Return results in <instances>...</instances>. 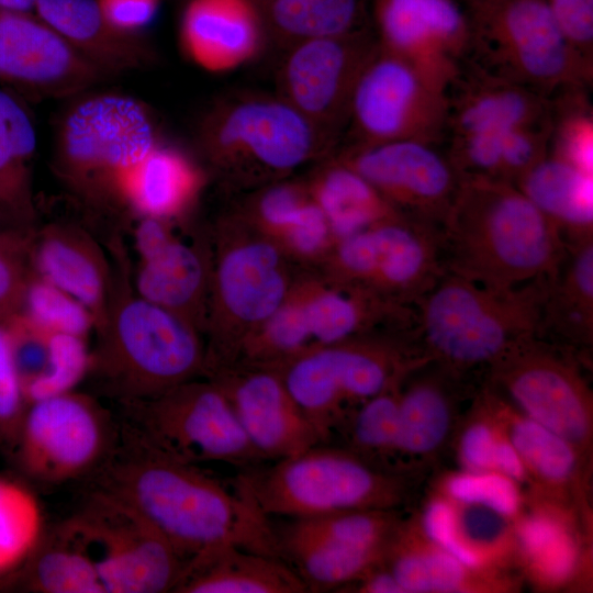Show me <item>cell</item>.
Listing matches in <instances>:
<instances>
[{
	"label": "cell",
	"instance_id": "obj_8",
	"mask_svg": "<svg viewBox=\"0 0 593 593\" xmlns=\"http://www.w3.org/2000/svg\"><path fill=\"white\" fill-rule=\"evenodd\" d=\"M415 334H379L313 349L276 370L329 444L366 401L427 361Z\"/></svg>",
	"mask_w": 593,
	"mask_h": 593
},
{
	"label": "cell",
	"instance_id": "obj_5",
	"mask_svg": "<svg viewBox=\"0 0 593 593\" xmlns=\"http://www.w3.org/2000/svg\"><path fill=\"white\" fill-rule=\"evenodd\" d=\"M199 152L231 189H257L287 179L332 145L282 98L237 93L214 102L200 119Z\"/></svg>",
	"mask_w": 593,
	"mask_h": 593
},
{
	"label": "cell",
	"instance_id": "obj_23",
	"mask_svg": "<svg viewBox=\"0 0 593 593\" xmlns=\"http://www.w3.org/2000/svg\"><path fill=\"white\" fill-rule=\"evenodd\" d=\"M448 90L447 130L451 135L499 132L547 122L551 100L469 61Z\"/></svg>",
	"mask_w": 593,
	"mask_h": 593
},
{
	"label": "cell",
	"instance_id": "obj_43",
	"mask_svg": "<svg viewBox=\"0 0 593 593\" xmlns=\"http://www.w3.org/2000/svg\"><path fill=\"white\" fill-rule=\"evenodd\" d=\"M551 98L549 155L592 174L593 115L585 88H573Z\"/></svg>",
	"mask_w": 593,
	"mask_h": 593
},
{
	"label": "cell",
	"instance_id": "obj_6",
	"mask_svg": "<svg viewBox=\"0 0 593 593\" xmlns=\"http://www.w3.org/2000/svg\"><path fill=\"white\" fill-rule=\"evenodd\" d=\"M212 235L204 376L226 363L282 304L299 273L271 238L235 211L217 220Z\"/></svg>",
	"mask_w": 593,
	"mask_h": 593
},
{
	"label": "cell",
	"instance_id": "obj_52",
	"mask_svg": "<svg viewBox=\"0 0 593 593\" xmlns=\"http://www.w3.org/2000/svg\"><path fill=\"white\" fill-rule=\"evenodd\" d=\"M99 5L115 27L136 32L154 18L158 0H98Z\"/></svg>",
	"mask_w": 593,
	"mask_h": 593
},
{
	"label": "cell",
	"instance_id": "obj_17",
	"mask_svg": "<svg viewBox=\"0 0 593 593\" xmlns=\"http://www.w3.org/2000/svg\"><path fill=\"white\" fill-rule=\"evenodd\" d=\"M378 47L376 35L365 27L295 44L280 65L278 96L333 146L349 121L357 81Z\"/></svg>",
	"mask_w": 593,
	"mask_h": 593
},
{
	"label": "cell",
	"instance_id": "obj_24",
	"mask_svg": "<svg viewBox=\"0 0 593 593\" xmlns=\"http://www.w3.org/2000/svg\"><path fill=\"white\" fill-rule=\"evenodd\" d=\"M32 270L64 290L93 315L96 329L105 318L112 282L98 244L85 231L64 224L43 228L30 240Z\"/></svg>",
	"mask_w": 593,
	"mask_h": 593
},
{
	"label": "cell",
	"instance_id": "obj_21",
	"mask_svg": "<svg viewBox=\"0 0 593 593\" xmlns=\"http://www.w3.org/2000/svg\"><path fill=\"white\" fill-rule=\"evenodd\" d=\"M206 378L223 389L246 437L266 462L290 458L322 444L278 371L228 367Z\"/></svg>",
	"mask_w": 593,
	"mask_h": 593
},
{
	"label": "cell",
	"instance_id": "obj_16",
	"mask_svg": "<svg viewBox=\"0 0 593 593\" xmlns=\"http://www.w3.org/2000/svg\"><path fill=\"white\" fill-rule=\"evenodd\" d=\"M447 91L407 61L378 47L355 87L349 121L358 144H435L447 130Z\"/></svg>",
	"mask_w": 593,
	"mask_h": 593
},
{
	"label": "cell",
	"instance_id": "obj_54",
	"mask_svg": "<svg viewBox=\"0 0 593 593\" xmlns=\"http://www.w3.org/2000/svg\"><path fill=\"white\" fill-rule=\"evenodd\" d=\"M493 470L508 477L516 483H523L528 479L526 468L517 450L512 445L502 427L495 449Z\"/></svg>",
	"mask_w": 593,
	"mask_h": 593
},
{
	"label": "cell",
	"instance_id": "obj_30",
	"mask_svg": "<svg viewBox=\"0 0 593 593\" xmlns=\"http://www.w3.org/2000/svg\"><path fill=\"white\" fill-rule=\"evenodd\" d=\"M0 593H105L98 569L66 521L43 529L27 556L0 575Z\"/></svg>",
	"mask_w": 593,
	"mask_h": 593
},
{
	"label": "cell",
	"instance_id": "obj_34",
	"mask_svg": "<svg viewBox=\"0 0 593 593\" xmlns=\"http://www.w3.org/2000/svg\"><path fill=\"white\" fill-rule=\"evenodd\" d=\"M489 406L517 450L527 471L551 492L561 494L578 483L585 461L567 439L522 414L497 394L484 391Z\"/></svg>",
	"mask_w": 593,
	"mask_h": 593
},
{
	"label": "cell",
	"instance_id": "obj_45",
	"mask_svg": "<svg viewBox=\"0 0 593 593\" xmlns=\"http://www.w3.org/2000/svg\"><path fill=\"white\" fill-rule=\"evenodd\" d=\"M441 488L456 504L484 507L506 519L519 516L523 505L518 483L494 470L450 473Z\"/></svg>",
	"mask_w": 593,
	"mask_h": 593
},
{
	"label": "cell",
	"instance_id": "obj_10",
	"mask_svg": "<svg viewBox=\"0 0 593 593\" xmlns=\"http://www.w3.org/2000/svg\"><path fill=\"white\" fill-rule=\"evenodd\" d=\"M471 26L467 61L547 98L586 88L593 65L559 31L546 0H466Z\"/></svg>",
	"mask_w": 593,
	"mask_h": 593
},
{
	"label": "cell",
	"instance_id": "obj_7",
	"mask_svg": "<svg viewBox=\"0 0 593 593\" xmlns=\"http://www.w3.org/2000/svg\"><path fill=\"white\" fill-rule=\"evenodd\" d=\"M232 484L269 518L396 510L409 492L404 472L377 468L332 444L240 470Z\"/></svg>",
	"mask_w": 593,
	"mask_h": 593
},
{
	"label": "cell",
	"instance_id": "obj_14",
	"mask_svg": "<svg viewBox=\"0 0 593 593\" xmlns=\"http://www.w3.org/2000/svg\"><path fill=\"white\" fill-rule=\"evenodd\" d=\"M66 523L93 559L105 593H165L186 560L150 523L120 502L93 491Z\"/></svg>",
	"mask_w": 593,
	"mask_h": 593
},
{
	"label": "cell",
	"instance_id": "obj_50",
	"mask_svg": "<svg viewBox=\"0 0 593 593\" xmlns=\"http://www.w3.org/2000/svg\"><path fill=\"white\" fill-rule=\"evenodd\" d=\"M471 421L466 423L458 440V456L463 470H493L495 449L501 434L485 398L484 391L477 400Z\"/></svg>",
	"mask_w": 593,
	"mask_h": 593
},
{
	"label": "cell",
	"instance_id": "obj_36",
	"mask_svg": "<svg viewBox=\"0 0 593 593\" xmlns=\"http://www.w3.org/2000/svg\"><path fill=\"white\" fill-rule=\"evenodd\" d=\"M267 37L289 48L361 29L362 0H256Z\"/></svg>",
	"mask_w": 593,
	"mask_h": 593
},
{
	"label": "cell",
	"instance_id": "obj_4",
	"mask_svg": "<svg viewBox=\"0 0 593 593\" xmlns=\"http://www.w3.org/2000/svg\"><path fill=\"white\" fill-rule=\"evenodd\" d=\"M550 278L500 289L446 271L415 306L424 357L460 374L489 368L523 339L539 335Z\"/></svg>",
	"mask_w": 593,
	"mask_h": 593
},
{
	"label": "cell",
	"instance_id": "obj_32",
	"mask_svg": "<svg viewBox=\"0 0 593 593\" xmlns=\"http://www.w3.org/2000/svg\"><path fill=\"white\" fill-rule=\"evenodd\" d=\"M383 564L404 593H451L483 589L480 570L468 568L432 544L415 519L400 521L387 545Z\"/></svg>",
	"mask_w": 593,
	"mask_h": 593
},
{
	"label": "cell",
	"instance_id": "obj_41",
	"mask_svg": "<svg viewBox=\"0 0 593 593\" xmlns=\"http://www.w3.org/2000/svg\"><path fill=\"white\" fill-rule=\"evenodd\" d=\"M402 380L362 403L335 436L344 443L339 447L377 468L395 472H402L395 461L399 392Z\"/></svg>",
	"mask_w": 593,
	"mask_h": 593
},
{
	"label": "cell",
	"instance_id": "obj_19",
	"mask_svg": "<svg viewBox=\"0 0 593 593\" xmlns=\"http://www.w3.org/2000/svg\"><path fill=\"white\" fill-rule=\"evenodd\" d=\"M380 48L407 61L445 89L471 47L468 14L455 0H372Z\"/></svg>",
	"mask_w": 593,
	"mask_h": 593
},
{
	"label": "cell",
	"instance_id": "obj_47",
	"mask_svg": "<svg viewBox=\"0 0 593 593\" xmlns=\"http://www.w3.org/2000/svg\"><path fill=\"white\" fill-rule=\"evenodd\" d=\"M7 322L0 324V452L10 459L27 411Z\"/></svg>",
	"mask_w": 593,
	"mask_h": 593
},
{
	"label": "cell",
	"instance_id": "obj_48",
	"mask_svg": "<svg viewBox=\"0 0 593 593\" xmlns=\"http://www.w3.org/2000/svg\"><path fill=\"white\" fill-rule=\"evenodd\" d=\"M417 522V521H416ZM422 534L435 546L450 553L461 563L473 570L483 571L490 560L471 548L462 538L457 505L440 495L432 499L421 516Z\"/></svg>",
	"mask_w": 593,
	"mask_h": 593
},
{
	"label": "cell",
	"instance_id": "obj_26",
	"mask_svg": "<svg viewBox=\"0 0 593 593\" xmlns=\"http://www.w3.org/2000/svg\"><path fill=\"white\" fill-rule=\"evenodd\" d=\"M37 16L104 75L137 70L152 63V47L136 32L115 27L98 0H36Z\"/></svg>",
	"mask_w": 593,
	"mask_h": 593
},
{
	"label": "cell",
	"instance_id": "obj_44",
	"mask_svg": "<svg viewBox=\"0 0 593 593\" xmlns=\"http://www.w3.org/2000/svg\"><path fill=\"white\" fill-rule=\"evenodd\" d=\"M20 312L48 333L87 337L96 327L93 315L83 304L33 270Z\"/></svg>",
	"mask_w": 593,
	"mask_h": 593
},
{
	"label": "cell",
	"instance_id": "obj_12",
	"mask_svg": "<svg viewBox=\"0 0 593 593\" xmlns=\"http://www.w3.org/2000/svg\"><path fill=\"white\" fill-rule=\"evenodd\" d=\"M316 269L415 307L446 272L440 230L404 215L383 220L336 240Z\"/></svg>",
	"mask_w": 593,
	"mask_h": 593
},
{
	"label": "cell",
	"instance_id": "obj_27",
	"mask_svg": "<svg viewBox=\"0 0 593 593\" xmlns=\"http://www.w3.org/2000/svg\"><path fill=\"white\" fill-rule=\"evenodd\" d=\"M211 278L210 245L176 236L139 259L134 291L194 325L204 337Z\"/></svg>",
	"mask_w": 593,
	"mask_h": 593
},
{
	"label": "cell",
	"instance_id": "obj_9",
	"mask_svg": "<svg viewBox=\"0 0 593 593\" xmlns=\"http://www.w3.org/2000/svg\"><path fill=\"white\" fill-rule=\"evenodd\" d=\"M160 142L152 113L118 92L75 96L58 119L53 168L82 200H118L121 175Z\"/></svg>",
	"mask_w": 593,
	"mask_h": 593
},
{
	"label": "cell",
	"instance_id": "obj_55",
	"mask_svg": "<svg viewBox=\"0 0 593 593\" xmlns=\"http://www.w3.org/2000/svg\"><path fill=\"white\" fill-rule=\"evenodd\" d=\"M36 0H0V9L29 13L34 10Z\"/></svg>",
	"mask_w": 593,
	"mask_h": 593
},
{
	"label": "cell",
	"instance_id": "obj_42",
	"mask_svg": "<svg viewBox=\"0 0 593 593\" xmlns=\"http://www.w3.org/2000/svg\"><path fill=\"white\" fill-rule=\"evenodd\" d=\"M43 529L34 494L18 482L0 478V575L27 556Z\"/></svg>",
	"mask_w": 593,
	"mask_h": 593
},
{
	"label": "cell",
	"instance_id": "obj_28",
	"mask_svg": "<svg viewBox=\"0 0 593 593\" xmlns=\"http://www.w3.org/2000/svg\"><path fill=\"white\" fill-rule=\"evenodd\" d=\"M172 593H307L280 557L220 545L190 558Z\"/></svg>",
	"mask_w": 593,
	"mask_h": 593
},
{
	"label": "cell",
	"instance_id": "obj_51",
	"mask_svg": "<svg viewBox=\"0 0 593 593\" xmlns=\"http://www.w3.org/2000/svg\"><path fill=\"white\" fill-rule=\"evenodd\" d=\"M571 48L593 65V0H546Z\"/></svg>",
	"mask_w": 593,
	"mask_h": 593
},
{
	"label": "cell",
	"instance_id": "obj_53",
	"mask_svg": "<svg viewBox=\"0 0 593 593\" xmlns=\"http://www.w3.org/2000/svg\"><path fill=\"white\" fill-rule=\"evenodd\" d=\"M169 221L159 217L141 216L135 228V246L139 259L157 253L175 237Z\"/></svg>",
	"mask_w": 593,
	"mask_h": 593
},
{
	"label": "cell",
	"instance_id": "obj_20",
	"mask_svg": "<svg viewBox=\"0 0 593 593\" xmlns=\"http://www.w3.org/2000/svg\"><path fill=\"white\" fill-rule=\"evenodd\" d=\"M105 76L38 16L0 9V79L30 96L72 98Z\"/></svg>",
	"mask_w": 593,
	"mask_h": 593
},
{
	"label": "cell",
	"instance_id": "obj_37",
	"mask_svg": "<svg viewBox=\"0 0 593 593\" xmlns=\"http://www.w3.org/2000/svg\"><path fill=\"white\" fill-rule=\"evenodd\" d=\"M35 148L29 114L11 94L0 90V211L23 224L34 219L31 164Z\"/></svg>",
	"mask_w": 593,
	"mask_h": 593
},
{
	"label": "cell",
	"instance_id": "obj_35",
	"mask_svg": "<svg viewBox=\"0 0 593 593\" xmlns=\"http://www.w3.org/2000/svg\"><path fill=\"white\" fill-rule=\"evenodd\" d=\"M335 242L401 214L363 177L335 157L304 180Z\"/></svg>",
	"mask_w": 593,
	"mask_h": 593
},
{
	"label": "cell",
	"instance_id": "obj_2",
	"mask_svg": "<svg viewBox=\"0 0 593 593\" xmlns=\"http://www.w3.org/2000/svg\"><path fill=\"white\" fill-rule=\"evenodd\" d=\"M445 270L484 286L519 287L552 277L567 243L513 183L460 179L440 227Z\"/></svg>",
	"mask_w": 593,
	"mask_h": 593
},
{
	"label": "cell",
	"instance_id": "obj_18",
	"mask_svg": "<svg viewBox=\"0 0 593 593\" xmlns=\"http://www.w3.org/2000/svg\"><path fill=\"white\" fill-rule=\"evenodd\" d=\"M335 158L363 177L401 214L439 230L460 182L447 156L419 141L355 143Z\"/></svg>",
	"mask_w": 593,
	"mask_h": 593
},
{
	"label": "cell",
	"instance_id": "obj_11",
	"mask_svg": "<svg viewBox=\"0 0 593 593\" xmlns=\"http://www.w3.org/2000/svg\"><path fill=\"white\" fill-rule=\"evenodd\" d=\"M118 416L148 444L182 462L240 470L266 461L251 446L223 389L198 378L148 400L118 404Z\"/></svg>",
	"mask_w": 593,
	"mask_h": 593
},
{
	"label": "cell",
	"instance_id": "obj_33",
	"mask_svg": "<svg viewBox=\"0 0 593 593\" xmlns=\"http://www.w3.org/2000/svg\"><path fill=\"white\" fill-rule=\"evenodd\" d=\"M555 335L567 346H589L593 336V238L573 244L549 279L539 336Z\"/></svg>",
	"mask_w": 593,
	"mask_h": 593
},
{
	"label": "cell",
	"instance_id": "obj_22",
	"mask_svg": "<svg viewBox=\"0 0 593 593\" xmlns=\"http://www.w3.org/2000/svg\"><path fill=\"white\" fill-rule=\"evenodd\" d=\"M266 40L256 0H191L180 23L183 53L209 72H226L248 64Z\"/></svg>",
	"mask_w": 593,
	"mask_h": 593
},
{
	"label": "cell",
	"instance_id": "obj_31",
	"mask_svg": "<svg viewBox=\"0 0 593 593\" xmlns=\"http://www.w3.org/2000/svg\"><path fill=\"white\" fill-rule=\"evenodd\" d=\"M593 175L547 155L515 186L560 230L567 246L593 238Z\"/></svg>",
	"mask_w": 593,
	"mask_h": 593
},
{
	"label": "cell",
	"instance_id": "obj_15",
	"mask_svg": "<svg viewBox=\"0 0 593 593\" xmlns=\"http://www.w3.org/2000/svg\"><path fill=\"white\" fill-rule=\"evenodd\" d=\"M489 369L516 410L567 439L588 461L593 438L592 393L568 350L534 335Z\"/></svg>",
	"mask_w": 593,
	"mask_h": 593
},
{
	"label": "cell",
	"instance_id": "obj_49",
	"mask_svg": "<svg viewBox=\"0 0 593 593\" xmlns=\"http://www.w3.org/2000/svg\"><path fill=\"white\" fill-rule=\"evenodd\" d=\"M31 273L30 240L0 233V324L20 312Z\"/></svg>",
	"mask_w": 593,
	"mask_h": 593
},
{
	"label": "cell",
	"instance_id": "obj_1",
	"mask_svg": "<svg viewBox=\"0 0 593 593\" xmlns=\"http://www.w3.org/2000/svg\"><path fill=\"white\" fill-rule=\"evenodd\" d=\"M82 483L139 514L186 562L220 545L280 557L271 519L233 484L161 452L120 417L112 449Z\"/></svg>",
	"mask_w": 593,
	"mask_h": 593
},
{
	"label": "cell",
	"instance_id": "obj_29",
	"mask_svg": "<svg viewBox=\"0 0 593 593\" xmlns=\"http://www.w3.org/2000/svg\"><path fill=\"white\" fill-rule=\"evenodd\" d=\"M203 184V171L187 154L159 142L121 175L116 194L139 216L172 220L192 205Z\"/></svg>",
	"mask_w": 593,
	"mask_h": 593
},
{
	"label": "cell",
	"instance_id": "obj_38",
	"mask_svg": "<svg viewBox=\"0 0 593 593\" xmlns=\"http://www.w3.org/2000/svg\"><path fill=\"white\" fill-rule=\"evenodd\" d=\"M514 536L530 575L545 586L571 580L580 562V547L569 524L549 510L517 516Z\"/></svg>",
	"mask_w": 593,
	"mask_h": 593
},
{
	"label": "cell",
	"instance_id": "obj_40",
	"mask_svg": "<svg viewBox=\"0 0 593 593\" xmlns=\"http://www.w3.org/2000/svg\"><path fill=\"white\" fill-rule=\"evenodd\" d=\"M281 558L298 573L309 592H337L383 561V549L327 544H284Z\"/></svg>",
	"mask_w": 593,
	"mask_h": 593
},
{
	"label": "cell",
	"instance_id": "obj_13",
	"mask_svg": "<svg viewBox=\"0 0 593 593\" xmlns=\"http://www.w3.org/2000/svg\"><path fill=\"white\" fill-rule=\"evenodd\" d=\"M118 432L116 413L72 390L29 405L9 460L41 486L82 482L103 462Z\"/></svg>",
	"mask_w": 593,
	"mask_h": 593
},
{
	"label": "cell",
	"instance_id": "obj_46",
	"mask_svg": "<svg viewBox=\"0 0 593 593\" xmlns=\"http://www.w3.org/2000/svg\"><path fill=\"white\" fill-rule=\"evenodd\" d=\"M90 350L86 337L49 334V355L45 371L24 387L29 405L33 402L74 390L87 377Z\"/></svg>",
	"mask_w": 593,
	"mask_h": 593
},
{
	"label": "cell",
	"instance_id": "obj_39",
	"mask_svg": "<svg viewBox=\"0 0 593 593\" xmlns=\"http://www.w3.org/2000/svg\"><path fill=\"white\" fill-rule=\"evenodd\" d=\"M400 521L396 510H350L290 518L275 529L279 546L327 544L385 550Z\"/></svg>",
	"mask_w": 593,
	"mask_h": 593
},
{
	"label": "cell",
	"instance_id": "obj_3",
	"mask_svg": "<svg viewBox=\"0 0 593 593\" xmlns=\"http://www.w3.org/2000/svg\"><path fill=\"white\" fill-rule=\"evenodd\" d=\"M97 332L87 377L116 405L153 399L204 378L206 347L202 333L126 287L112 286L105 318Z\"/></svg>",
	"mask_w": 593,
	"mask_h": 593
},
{
	"label": "cell",
	"instance_id": "obj_25",
	"mask_svg": "<svg viewBox=\"0 0 593 593\" xmlns=\"http://www.w3.org/2000/svg\"><path fill=\"white\" fill-rule=\"evenodd\" d=\"M460 376L427 360L401 381L395 438L400 471L399 462L430 457L446 444L456 419V387Z\"/></svg>",
	"mask_w": 593,
	"mask_h": 593
}]
</instances>
